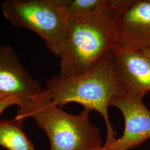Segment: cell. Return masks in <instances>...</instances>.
<instances>
[{
  "label": "cell",
  "instance_id": "obj_1",
  "mask_svg": "<svg viewBox=\"0 0 150 150\" xmlns=\"http://www.w3.org/2000/svg\"><path fill=\"white\" fill-rule=\"evenodd\" d=\"M46 91L55 105L62 107L76 102L90 111H96L104 119L107 129L105 146L115 140L108 108L113 98L126 95L115 69L112 50L85 72L74 76L55 75L46 82Z\"/></svg>",
  "mask_w": 150,
  "mask_h": 150
},
{
  "label": "cell",
  "instance_id": "obj_2",
  "mask_svg": "<svg viewBox=\"0 0 150 150\" xmlns=\"http://www.w3.org/2000/svg\"><path fill=\"white\" fill-rule=\"evenodd\" d=\"M18 106L15 119H33L47 134L50 150H96L103 146L87 108L78 115L68 113L54 103L46 90L22 100Z\"/></svg>",
  "mask_w": 150,
  "mask_h": 150
},
{
  "label": "cell",
  "instance_id": "obj_3",
  "mask_svg": "<svg viewBox=\"0 0 150 150\" xmlns=\"http://www.w3.org/2000/svg\"><path fill=\"white\" fill-rule=\"evenodd\" d=\"M118 11L86 18H68L59 75L70 77L85 72L115 47V16Z\"/></svg>",
  "mask_w": 150,
  "mask_h": 150
},
{
  "label": "cell",
  "instance_id": "obj_4",
  "mask_svg": "<svg viewBox=\"0 0 150 150\" xmlns=\"http://www.w3.org/2000/svg\"><path fill=\"white\" fill-rule=\"evenodd\" d=\"M2 12L12 25L31 30L60 56L67 35L68 17L56 0H7Z\"/></svg>",
  "mask_w": 150,
  "mask_h": 150
},
{
  "label": "cell",
  "instance_id": "obj_5",
  "mask_svg": "<svg viewBox=\"0 0 150 150\" xmlns=\"http://www.w3.org/2000/svg\"><path fill=\"white\" fill-rule=\"evenodd\" d=\"M115 48L143 51L150 47V0H127L115 16Z\"/></svg>",
  "mask_w": 150,
  "mask_h": 150
},
{
  "label": "cell",
  "instance_id": "obj_6",
  "mask_svg": "<svg viewBox=\"0 0 150 150\" xmlns=\"http://www.w3.org/2000/svg\"><path fill=\"white\" fill-rule=\"evenodd\" d=\"M142 99V97L127 95L113 99L110 106L118 108L124 117L123 134L111 144L96 150H131L150 139V111Z\"/></svg>",
  "mask_w": 150,
  "mask_h": 150
},
{
  "label": "cell",
  "instance_id": "obj_7",
  "mask_svg": "<svg viewBox=\"0 0 150 150\" xmlns=\"http://www.w3.org/2000/svg\"><path fill=\"white\" fill-rule=\"evenodd\" d=\"M45 90L25 69L13 48L0 45V100L15 97L21 101Z\"/></svg>",
  "mask_w": 150,
  "mask_h": 150
},
{
  "label": "cell",
  "instance_id": "obj_8",
  "mask_svg": "<svg viewBox=\"0 0 150 150\" xmlns=\"http://www.w3.org/2000/svg\"><path fill=\"white\" fill-rule=\"evenodd\" d=\"M115 72L126 95L142 97L150 91V59L142 51L112 49Z\"/></svg>",
  "mask_w": 150,
  "mask_h": 150
},
{
  "label": "cell",
  "instance_id": "obj_9",
  "mask_svg": "<svg viewBox=\"0 0 150 150\" xmlns=\"http://www.w3.org/2000/svg\"><path fill=\"white\" fill-rule=\"evenodd\" d=\"M68 18L82 19L116 12L127 0H56Z\"/></svg>",
  "mask_w": 150,
  "mask_h": 150
},
{
  "label": "cell",
  "instance_id": "obj_10",
  "mask_svg": "<svg viewBox=\"0 0 150 150\" xmlns=\"http://www.w3.org/2000/svg\"><path fill=\"white\" fill-rule=\"evenodd\" d=\"M23 121L0 120V146L7 150H35L22 129Z\"/></svg>",
  "mask_w": 150,
  "mask_h": 150
},
{
  "label": "cell",
  "instance_id": "obj_11",
  "mask_svg": "<svg viewBox=\"0 0 150 150\" xmlns=\"http://www.w3.org/2000/svg\"><path fill=\"white\" fill-rule=\"evenodd\" d=\"M20 100L15 97H11L8 98H6L5 99L0 100V115L3 112L6 108L8 107L13 106L17 105L20 104Z\"/></svg>",
  "mask_w": 150,
  "mask_h": 150
},
{
  "label": "cell",
  "instance_id": "obj_12",
  "mask_svg": "<svg viewBox=\"0 0 150 150\" xmlns=\"http://www.w3.org/2000/svg\"><path fill=\"white\" fill-rule=\"evenodd\" d=\"M142 52H144V54H145L147 57H149L150 59V48H146L144 50H143Z\"/></svg>",
  "mask_w": 150,
  "mask_h": 150
},
{
  "label": "cell",
  "instance_id": "obj_13",
  "mask_svg": "<svg viewBox=\"0 0 150 150\" xmlns=\"http://www.w3.org/2000/svg\"></svg>",
  "mask_w": 150,
  "mask_h": 150
}]
</instances>
